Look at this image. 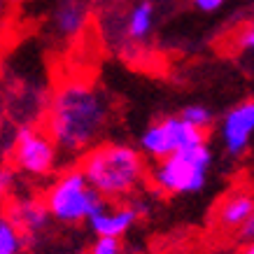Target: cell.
Wrapping results in <instances>:
<instances>
[{"mask_svg":"<svg viewBox=\"0 0 254 254\" xmlns=\"http://www.w3.org/2000/svg\"><path fill=\"white\" fill-rule=\"evenodd\" d=\"M115 117V103L105 89L84 77H65L47 100L42 128L65 156H82L103 142Z\"/></svg>","mask_w":254,"mask_h":254,"instance_id":"6da1fadb","label":"cell"},{"mask_svg":"<svg viewBox=\"0 0 254 254\" xmlns=\"http://www.w3.org/2000/svg\"><path fill=\"white\" fill-rule=\"evenodd\" d=\"M79 170L89 185L108 203H124L147 182V159L138 147L117 140H103L79 156Z\"/></svg>","mask_w":254,"mask_h":254,"instance_id":"7a4b0ae2","label":"cell"},{"mask_svg":"<svg viewBox=\"0 0 254 254\" xmlns=\"http://www.w3.org/2000/svg\"><path fill=\"white\" fill-rule=\"evenodd\" d=\"M42 203L52 219H56L59 224L75 226V224L89 222L103 208L105 200L89 185L79 166H68L59 170L54 180L49 182Z\"/></svg>","mask_w":254,"mask_h":254,"instance_id":"3957f363","label":"cell"},{"mask_svg":"<svg viewBox=\"0 0 254 254\" xmlns=\"http://www.w3.org/2000/svg\"><path fill=\"white\" fill-rule=\"evenodd\" d=\"M210 166H212V149L208 142H200L180 154L154 161V166L147 173V182L163 196L196 193L205 187Z\"/></svg>","mask_w":254,"mask_h":254,"instance_id":"277c9868","label":"cell"},{"mask_svg":"<svg viewBox=\"0 0 254 254\" xmlns=\"http://www.w3.org/2000/svg\"><path fill=\"white\" fill-rule=\"evenodd\" d=\"M9 161L16 175L47 180L56 175L61 152L42 126H21L9 145Z\"/></svg>","mask_w":254,"mask_h":254,"instance_id":"5b68a950","label":"cell"},{"mask_svg":"<svg viewBox=\"0 0 254 254\" xmlns=\"http://www.w3.org/2000/svg\"><path fill=\"white\" fill-rule=\"evenodd\" d=\"M200 142H208V135L203 131H196L193 126L182 119L180 115H166L147 124L145 131L140 133L138 149L145 159L161 161L173 154H180L189 147H196Z\"/></svg>","mask_w":254,"mask_h":254,"instance_id":"8992f818","label":"cell"},{"mask_svg":"<svg viewBox=\"0 0 254 254\" xmlns=\"http://www.w3.org/2000/svg\"><path fill=\"white\" fill-rule=\"evenodd\" d=\"M219 140L229 156L245 154L254 140V98H245L219 119Z\"/></svg>","mask_w":254,"mask_h":254,"instance_id":"52a82bcc","label":"cell"},{"mask_svg":"<svg viewBox=\"0 0 254 254\" xmlns=\"http://www.w3.org/2000/svg\"><path fill=\"white\" fill-rule=\"evenodd\" d=\"M91 23V2L89 0H54L49 9V31L65 42L84 35Z\"/></svg>","mask_w":254,"mask_h":254,"instance_id":"ba28073f","label":"cell"},{"mask_svg":"<svg viewBox=\"0 0 254 254\" xmlns=\"http://www.w3.org/2000/svg\"><path fill=\"white\" fill-rule=\"evenodd\" d=\"M142 205L140 203H103V208L89 219V226L96 236L108 238H122L138 222Z\"/></svg>","mask_w":254,"mask_h":254,"instance_id":"9c48e42d","label":"cell"},{"mask_svg":"<svg viewBox=\"0 0 254 254\" xmlns=\"http://www.w3.org/2000/svg\"><path fill=\"white\" fill-rule=\"evenodd\" d=\"M2 215L7 217L9 222L21 231L26 243H28L33 236H38L40 231H45L49 219H52L45 208V203H42V198H33V196H23V198L19 196V198L5 200Z\"/></svg>","mask_w":254,"mask_h":254,"instance_id":"30bf717a","label":"cell"},{"mask_svg":"<svg viewBox=\"0 0 254 254\" xmlns=\"http://www.w3.org/2000/svg\"><path fill=\"white\" fill-rule=\"evenodd\" d=\"M156 26V2L154 0H135L122 16L124 42L131 47H140L149 42Z\"/></svg>","mask_w":254,"mask_h":254,"instance_id":"8fae6325","label":"cell"},{"mask_svg":"<svg viewBox=\"0 0 254 254\" xmlns=\"http://www.w3.org/2000/svg\"><path fill=\"white\" fill-rule=\"evenodd\" d=\"M254 215V193L245 189H236L229 196H224L217 205L215 219L222 229H243L247 219Z\"/></svg>","mask_w":254,"mask_h":254,"instance_id":"7c38bea8","label":"cell"},{"mask_svg":"<svg viewBox=\"0 0 254 254\" xmlns=\"http://www.w3.org/2000/svg\"><path fill=\"white\" fill-rule=\"evenodd\" d=\"M180 117H182L189 126H193L196 131H203V133H208L210 126L215 124V112H212L208 105H203V103H189V105H185L182 112H180Z\"/></svg>","mask_w":254,"mask_h":254,"instance_id":"4fadbf2b","label":"cell"},{"mask_svg":"<svg viewBox=\"0 0 254 254\" xmlns=\"http://www.w3.org/2000/svg\"><path fill=\"white\" fill-rule=\"evenodd\" d=\"M23 245L26 238L21 236V231L5 215H0V250H5L7 254H19Z\"/></svg>","mask_w":254,"mask_h":254,"instance_id":"5bb4252c","label":"cell"},{"mask_svg":"<svg viewBox=\"0 0 254 254\" xmlns=\"http://www.w3.org/2000/svg\"><path fill=\"white\" fill-rule=\"evenodd\" d=\"M89 254H124L122 238H108V236H96L91 243Z\"/></svg>","mask_w":254,"mask_h":254,"instance_id":"9a60e30c","label":"cell"},{"mask_svg":"<svg viewBox=\"0 0 254 254\" xmlns=\"http://www.w3.org/2000/svg\"><path fill=\"white\" fill-rule=\"evenodd\" d=\"M233 47L238 52H247V54H254V21L243 26L236 35H233Z\"/></svg>","mask_w":254,"mask_h":254,"instance_id":"2e32d148","label":"cell"},{"mask_svg":"<svg viewBox=\"0 0 254 254\" xmlns=\"http://www.w3.org/2000/svg\"><path fill=\"white\" fill-rule=\"evenodd\" d=\"M16 187V173L12 166H0V200H9Z\"/></svg>","mask_w":254,"mask_h":254,"instance_id":"e0dca14e","label":"cell"},{"mask_svg":"<svg viewBox=\"0 0 254 254\" xmlns=\"http://www.w3.org/2000/svg\"><path fill=\"white\" fill-rule=\"evenodd\" d=\"M193 7L198 9V12H205V14H212V12H217V9L224 7V2L226 0H189Z\"/></svg>","mask_w":254,"mask_h":254,"instance_id":"ac0fdd59","label":"cell"},{"mask_svg":"<svg viewBox=\"0 0 254 254\" xmlns=\"http://www.w3.org/2000/svg\"><path fill=\"white\" fill-rule=\"evenodd\" d=\"M243 231V238H247V240H254V215L247 219V224L240 229Z\"/></svg>","mask_w":254,"mask_h":254,"instance_id":"d6986e66","label":"cell"},{"mask_svg":"<svg viewBox=\"0 0 254 254\" xmlns=\"http://www.w3.org/2000/svg\"><path fill=\"white\" fill-rule=\"evenodd\" d=\"M238 254H254V240H250V243H247V245L243 247Z\"/></svg>","mask_w":254,"mask_h":254,"instance_id":"ffe728a7","label":"cell"},{"mask_svg":"<svg viewBox=\"0 0 254 254\" xmlns=\"http://www.w3.org/2000/svg\"><path fill=\"white\" fill-rule=\"evenodd\" d=\"M7 2H31V0H7Z\"/></svg>","mask_w":254,"mask_h":254,"instance_id":"44dd1931","label":"cell"},{"mask_svg":"<svg viewBox=\"0 0 254 254\" xmlns=\"http://www.w3.org/2000/svg\"><path fill=\"white\" fill-rule=\"evenodd\" d=\"M0 254H7V252H5V250H0Z\"/></svg>","mask_w":254,"mask_h":254,"instance_id":"7402d4cb","label":"cell"}]
</instances>
